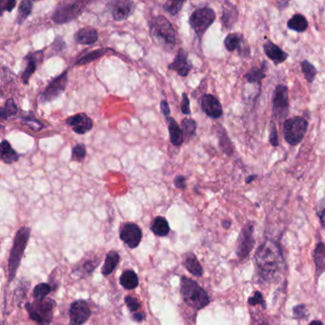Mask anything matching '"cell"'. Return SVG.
<instances>
[{"instance_id":"cell-9","label":"cell","mask_w":325,"mask_h":325,"mask_svg":"<svg viewBox=\"0 0 325 325\" xmlns=\"http://www.w3.org/2000/svg\"><path fill=\"white\" fill-rule=\"evenodd\" d=\"M254 229L255 226L253 222H247L242 227L237 242V256L240 261L245 260L249 255L251 251L255 247V238H254Z\"/></svg>"},{"instance_id":"cell-47","label":"cell","mask_w":325,"mask_h":325,"mask_svg":"<svg viewBox=\"0 0 325 325\" xmlns=\"http://www.w3.org/2000/svg\"><path fill=\"white\" fill-rule=\"evenodd\" d=\"M294 317L296 319H305L307 317V309L304 304H299L293 308Z\"/></svg>"},{"instance_id":"cell-34","label":"cell","mask_w":325,"mask_h":325,"mask_svg":"<svg viewBox=\"0 0 325 325\" xmlns=\"http://www.w3.org/2000/svg\"><path fill=\"white\" fill-rule=\"evenodd\" d=\"M17 112H18V109H17L15 102L12 99H10L5 102L4 106L1 108V111H0L1 119L5 120L7 118H10L13 115H15Z\"/></svg>"},{"instance_id":"cell-6","label":"cell","mask_w":325,"mask_h":325,"mask_svg":"<svg viewBox=\"0 0 325 325\" xmlns=\"http://www.w3.org/2000/svg\"><path fill=\"white\" fill-rule=\"evenodd\" d=\"M87 3L83 1H63L58 3L52 19L56 24H65L76 19L85 9Z\"/></svg>"},{"instance_id":"cell-41","label":"cell","mask_w":325,"mask_h":325,"mask_svg":"<svg viewBox=\"0 0 325 325\" xmlns=\"http://www.w3.org/2000/svg\"><path fill=\"white\" fill-rule=\"evenodd\" d=\"M86 147L83 144H77L75 145L73 149V153H72V160L77 162H82L85 158H86Z\"/></svg>"},{"instance_id":"cell-32","label":"cell","mask_w":325,"mask_h":325,"mask_svg":"<svg viewBox=\"0 0 325 325\" xmlns=\"http://www.w3.org/2000/svg\"><path fill=\"white\" fill-rule=\"evenodd\" d=\"M100 263V260H89L80 265H78L75 269H74V274L78 275V276H87L90 275L94 270L98 267L99 263Z\"/></svg>"},{"instance_id":"cell-51","label":"cell","mask_w":325,"mask_h":325,"mask_svg":"<svg viewBox=\"0 0 325 325\" xmlns=\"http://www.w3.org/2000/svg\"><path fill=\"white\" fill-rule=\"evenodd\" d=\"M161 109H162V112L163 114L166 117H169V115L171 113V111H170L169 104H168V102L166 100H162V102H161Z\"/></svg>"},{"instance_id":"cell-55","label":"cell","mask_w":325,"mask_h":325,"mask_svg":"<svg viewBox=\"0 0 325 325\" xmlns=\"http://www.w3.org/2000/svg\"><path fill=\"white\" fill-rule=\"evenodd\" d=\"M309 325H325L321 321H313L312 323Z\"/></svg>"},{"instance_id":"cell-29","label":"cell","mask_w":325,"mask_h":325,"mask_svg":"<svg viewBox=\"0 0 325 325\" xmlns=\"http://www.w3.org/2000/svg\"><path fill=\"white\" fill-rule=\"evenodd\" d=\"M266 70H267V63L263 62L261 68L254 67L249 72L244 75V78L249 83H258L262 84V80L266 76Z\"/></svg>"},{"instance_id":"cell-50","label":"cell","mask_w":325,"mask_h":325,"mask_svg":"<svg viewBox=\"0 0 325 325\" xmlns=\"http://www.w3.org/2000/svg\"><path fill=\"white\" fill-rule=\"evenodd\" d=\"M16 2L14 0H10V1H6L2 3V11H6V12H11L13 11V8L15 7Z\"/></svg>"},{"instance_id":"cell-12","label":"cell","mask_w":325,"mask_h":325,"mask_svg":"<svg viewBox=\"0 0 325 325\" xmlns=\"http://www.w3.org/2000/svg\"><path fill=\"white\" fill-rule=\"evenodd\" d=\"M91 314L92 312L86 300H75L71 304L69 310L70 325H84L91 317Z\"/></svg>"},{"instance_id":"cell-2","label":"cell","mask_w":325,"mask_h":325,"mask_svg":"<svg viewBox=\"0 0 325 325\" xmlns=\"http://www.w3.org/2000/svg\"><path fill=\"white\" fill-rule=\"evenodd\" d=\"M180 294L183 301L191 308L200 311L210 303L207 292L187 276L180 278Z\"/></svg>"},{"instance_id":"cell-42","label":"cell","mask_w":325,"mask_h":325,"mask_svg":"<svg viewBox=\"0 0 325 325\" xmlns=\"http://www.w3.org/2000/svg\"><path fill=\"white\" fill-rule=\"evenodd\" d=\"M221 132H222V135L219 136V145H220V148L228 156H231L233 154L232 143H231V141H230V139L228 138V136H227V134H226V132L224 131L223 128H222Z\"/></svg>"},{"instance_id":"cell-46","label":"cell","mask_w":325,"mask_h":325,"mask_svg":"<svg viewBox=\"0 0 325 325\" xmlns=\"http://www.w3.org/2000/svg\"><path fill=\"white\" fill-rule=\"evenodd\" d=\"M269 142L274 147L278 146V138H277V130L276 125L274 121H271L270 124V135H269Z\"/></svg>"},{"instance_id":"cell-20","label":"cell","mask_w":325,"mask_h":325,"mask_svg":"<svg viewBox=\"0 0 325 325\" xmlns=\"http://www.w3.org/2000/svg\"><path fill=\"white\" fill-rule=\"evenodd\" d=\"M263 50L266 55L274 62L275 65H278L284 62L288 58V54L282 50L280 47L275 45L271 40H266L263 44Z\"/></svg>"},{"instance_id":"cell-38","label":"cell","mask_w":325,"mask_h":325,"mask_svg":"<svg viewBox=\"0 0 325 325\" xmlns=\"http://www.w3.org/2000/svg\"><path fill=\"white\" fill-rule=\"evenodd\" d=\"M52 290L53 289L51 287L50 284L45 283V282L39 283L34 289V292H33L34 293V299H35V300H38V301L45 300Z\"/></svg>"},{"instance_id":"cell-4","label":"cell","mask_w":325,"mask_h":325,"mask_svg":"<svg viewBox=\"0 0 325 325\" xmlns=\"http://www.w3.org/2000/svg\"><path fill=\"white\" fill-rule=\"evenodd\" d=\"M151 37L162 46L173 47L176 43V34L171 22L163 15H158L150 23Z\"/></svg>"},{"instance_id":"cell-53","label":"cell","mask_w":325,"mask_h":325,"mask_svg":"<svg viewBox=\"0 0 325 325\" xmlns=\"http://www.w3.org/2000/svg\"><path fill=\"white\" fill-rule=\"evenodd\" d=\"M257 176H258L257 175H248V176L245 178V182H246V183H251L253 180H255V179L257 178Z\"/></svg>"},{"instance_id":"cell-23","label":"cell","mask_w":325,"mask_h":325,"mask_svg":"<svg viewBox=\"0 0 325 325\" xmlns=\"http://www.w3.org/2000/svg\"><path fill=\"white\" fill-rule=\"evenodd\" d=\"M183 265L188 271L195 276L200 277L203 275V268L200 265L196 255L193 253H187L183 256Z\"/></svg>"},{"instance_id":"cell-31","label":"cell","mask_w":325,"mask_h":325,"mask_svg":"<svg viewBox=\"0 0 325 325\" xmlns=\"http://www.w3.org/2000/svg\"><path fill=\"white\" fill-rule=\"evenodd\" d=\"M120 284L127 290H133L139 284L138 276L133 270H126L120 275Z\"/></svg>"},{"instance_id":"cell-5","label":"cell","mask_w":325,"mask_h":325,"mask_svg":"<svg viewBox=\"0 0 325 325\" xmlns=\"http://www.w3.org/2000/svg\"><path fill=\"white\" fill-rule=\"evenodd\" d=\"M56 302L52 299L35 300L33 303L26 302V311L30 319L38 325H50L54 318V310Z\"/></svg>"},{"instance_id":"cell-45","label":"cell","mask_w":325,"mask_h":325,"mask_svg":"<svg viewBox=\"0 0 325 325\" xmlns=\"http://www.w3.org/2000/svg\"><path fill=\"white\" fill-rule=\"evenodd\" d=\"M248 303L252 306L261 304L263 306V309H266V302H265L263 294L261 292H255L254 295L248 299Z\"/></svg>"},{"instance_id":"cell-44","label":"cell","mask_w":325,"mask_h":325,"mask_svg":"<svg viewBox=\"0 0 325 325\" xmlns=\"http://www.w3.org/2000/svg\"><path fill=\"white\" fill-rule=\"evenodd\" d=\"M126 306L128 307V309L131 312H138V310L141 307V304L139 302V300L137 298L131 297V296H127L125 298Z\"/></svg>"},{"instance_id":"cell-48","label":"cell","mask_w":325,"mask_h":325,"mask_svg":"<svg viewBox=\"0 0 325 325\" xmlns=\"http://www.w3.org/2000/svg\"><path fill=\"white\" fill-rule=\"evenodd\" d=\"M181 112L184 114H191V110H190V100L188 99L187 94L183 93L182 95V101H181Z\"/></svg>"},{"instance_id":"cell-22","label":"cell","mask_w":325,"mask_h":325,"mask_svg":"<svg viewBox=\"0 0 325 325\" xmlns=\"http://www.w3.org/2000/svg\"><path fill=\"white\" fill-rule=\"evenodd\" d=\"M167 124H168L170 139L172 144L176 147H179L180 145H182L184 141V135L181 128L177 124L175 119L170 116L167 117Z\"/></svg>"},{"instance_id":"cell-7","label":"cell","mask_w":325,"mask_h":325,"mask_svg":"<svg viewBox=\"0 0 325 325\" xmlns=\"http://www.w3.org/2000/svg\"><path fill=\"white\" fill-rule=\"evenodd\" d=\"M308 129V122L302 116H294L286 119L283 124L284 138L290 145H298L304 138Z\"/></svg>"},{"instance_id":"cell-14","label":"cell","mask_w":325,"mask_h":325,"mask_svg":"<svg viewBox=\"0 0 325 325\" xmlns=\"http://www.w3.org/2000/svg\"><path fill=\"white\" fill-rule=\"evenodd\" d=\"M135 7V3L129 0H114L108 4L109 11L116 21H123L127 19L134 12Z\"/></svg>"},{"instance_id":"cell-1","label":"cell","mask_w":325,"mask_h":325,"mask_svg":"<svg viewBox=\"0 0 325 325\" xmlns=\"http://www.w3.org/2000/svg\"><path fill=\"white\" fill-rule=\"evenodd\" d=\"M255 261L259 275L263 280L273 282L277 280L283 272L284 260L277 243L266 240L257 250Z\"/></svg>"},{"instance_id":"cell-26","label":"cell","mask_w":325,"mask_h":325,"mask_svg":"<svg viewBox=\"0 0 325 325\" xmlns=\"http://www.w3.org/2000/svg\"><path fill=\"white\" fill-rule=\"evenodd\" d=\"M0 156L2 162L6 164L16 162L18 161V155L13 150L10 142L7 140H3L0 145Z\"/></svg>"},{"instance_id":"cell-13","label":"cell","mask_w":325,"mask_h":325,"mask_svg":"<svg viewBox=\"0 0 325 325\" xmlns=\"http://www.w3.org/2000/svg\"><path fill=\"white\" fill-rule=\"evenodd\" d=\"M119 237L130 249H135L142 239V232L138 224L128 222L121 227Z\"/></svg>"},{"instance_id":"cell-19","label":"cell","mask_w":325,"mask_h":325,"mask_svg":"<svg viewBox=\"0 0 325 325\" xmlns=\"http://www.w3.org/2000/svg\"><path fill=\"white\" fill-rule=\"evenodd\" d=\"M168 68L175 71L180 76H187L192 69V64L188 61L187 53L184 49L180 48L178 50L174 61L169 64Z\"/></svg>"},{"instance_id":"cell-15","label":"cell","mask_w":325,"mask_h":325,"mask_svg":"<svg viewBox=\"0 0 325 325\" xmlns=\"http://www.w3.org/2000/svg\"><path fill=\"white\" fill-rule=\"evenodd\" d=\"M224 46L226 50L234 52L238 50V54L242 56H250V48L245 38L240 33L229 34L224 40Z\"/></svg>"},{"instance_id":"cell-43","label":"cell","mask_w":325,"mask_h":325,"mask_svg":"<svg viewBox=\"0 0 325 325\" xmlns=\"http://www.w3.org/2000/svg\"><path fill=\"white\" fill-rule=\"evenodd\" d=\"M316 213L319 217L323 228L325 229V198L320 200L316 205Z\"/></svg>"},{"instance_id":"cell-25","label":"cell","mask_w":325,"mask_h":325,"mask_svg":"<svg viewBox=\"0 0 325 325\" xmlns=\"http://www.w3.org/2000/svg\"><path fill=\"white\" fill-rule=\"evenodd\" d=\"M314 262L316 264V275L319 277L325 271V245L320 242L314 251Z\"/></svg>"},{"instance_id":"cell-21","label":"cell","mask_w":325,"mask_h":325,"mask_svg":"<svg viewBox=\"0 0 325 325\" xmlns=\"http://www.w3.org/2000/svg\"><path fill=\"white\" fill-rule=\"evenodd\" d=\"M99 39V34L97 29L87 26L79 29L75 34V40L78 44L93 45Z\"/></svg>"},{"instance_id":"cell-39","label":"cell","mask_w":325,"mask_h":325,"mask_svg":"<svg viewBox=\"0 0 325 325\" xmlns=\"http://www.w3.org/2000/svg\"><path fill=\"white\" fill-rule=\"evenodd\" d=\"M22 123L24 125L27 126L29 129L33 130V131H36V132H38V131H41V129H43L45 125L39 121L37 118H35L33 115H29L27 117H23L22 118Z\"/></svg>"},{"instance_id":"cell-56","label":"cell","mask_w":325,"mask_h":325,"mask_svg":"<svg viewBox=\"0 0 325 325\" xmlns=\"http://www.w3.org/2000/svg\"><path fill=\"white\" fill-rule=\"evenodd\" d=\"M266 325V324H263V325Z\"/></svg>"},{"instance_id":"cell-52","label":"cell","mask_w":325,"mask_h":325,"mask_svg":"<svg viewBox=\"0 0 325 325\" xmlns=\"http://www.w3.org/2000/svg\"><path fill=\"white\" fill-rule=\"evenodd\" d=\"M132 318H133V320H134L135 322H137V323H142V322L146 319V314L143 312L134 313L133 316H132Z\"/></svg>"},{"instance_id":"cell-17","label":"cell","mask_w":325,"mask_h":325,"mask_svg":"<svg viewBox=\"0 0 325 325\" xmlns=\"http://www.w3.org/2000/svg\"><path fill=\"white\" fill-rule=\"evenodd\" d=\"M43 57H44L43 51H37L34 53H30L24 57V60L27 64H26L25 70L21 75V78L25 85L29 83L31 76L34 75L35 72L37 71L38 65L43 60Z\"/></svg>"},{"instance_id":"cell-11","label":"cell","mask_w":325,"mask_h":325,"mask_svg":"<svg viewBox=\"0 0 325 325\" xmlns=\"http://www.w3.org/2000/svg\"><path fill=\"white\" fill-rule=\"evenodd\" d=\"M68 84V71H64L62 74L56 76L49 83L41 95V102H51L60 97Z\"/></svg>"},{"instance_id":"cell-24","label":"cell","mask_w":325,"mask_h":325,"mask_svg":"<svg viewBox=\"0 0 325 325\" xmlns=\"http://www.w3.org/2000/svg\"><path fill=\"white\" fill-rule=\"evenodd\" d=\"M238 12L237 7L230 2H226L222 12V23L227 29H231L237 22Z\"/></svg>"},{"instance_id":"cell-27","label":"cell","mask_w":325,"mask_h":325,"mask_svg":"<svg viewBox=\"0 0 325 325\" xmlns=\"http://www.w3.org/2000/svg\"><path fill=\"white\" fill-rule=\"evenodd\" d=\"M119 255L115 251H110L105 258V262L102 266L101 272L104 275H111L113 270L116 268L117 264L119 263Z\"/></svg>"},{"instance_id":"cell-18","label":"cell","mask_w":325,"mask_h":325,"mask_svg":"<svg viewBox=\"0 0 325 325\" xmlns=\"http://www.w3.org/2000/svg\"><path fill=\"white\" fill-rule=\"evenodd\" d=\"M201 108L203 112L212 118H219L222 113V106L216 97L213 95H204L201 99Z\"/></svg>"},{"instance_id":"cell-49","label":"cell","mask_w":325,"mask_h":325,"mask_svg":"<svg viewBox=\"0 0 325 325\" xmlns=\"http://www.w3.org/2000/svg\"><path fill=\"white\" fill-rule=\"evenodd\" d=\"M174 184L175 187L180 190H185L186 189V178L183 175H176L174 179Z\"/></svg>"},{"instance_id":"cell-8","label":"cell","mask_w":325,"mask_h":325,"mask_svg":"<svg viewBox=\"0 0 325 325\" xmlns=\"http://www.w3.org/2000/svg\"><path fill=\"white\" fill-rule=\"evenodd\" d=\"M216 20V13L210 7H203L197 9L191 14L189 23L195 31L197 37L201 39L205 32L212 26Z\"/></svg>"},{"instance_id":"cell-54","label":"cell","mask_w":325,"mask_h":325,"mask_svg":"<svg viewBox=\"0 0 325 325\" xmlns=\"http://www.w3.org/2000/svg\"><path fill=\"white\" fill-rule=\"evenodd\" d=\"M222 226L226 229H228L231 226V221L230 220H223L222 221Z\"/></svg>"},{"instance_id":"cell-33","label":"cell","mask_w":325,"mask_h":325,"mask_svg":"<svg viewBox=\"0 0 325 325\" xmlns=\"http://www.w3.org/2000/svg\"><path fill=\"white\" fill-rule=\"evenodd\" d=\"M33 11V2L31 1H21L18 7V11H17V18H16V23L18 25H21L26 19L28 18V16L31 14Z\"/></svg>"},{"instance_id":"cell-16","label":"cell","mask_w":325,"mask_h":325,"mask_svg":"<svg viewBox=\"0 0 325 325\" xmlns=\"http://www.w3.org/2000/svg\"><path fill=\"white\" fill-rule=\"evenodd\" d=\"M66 124L71 126L76 134L84 135L92 130L94 122L86 113H80L69 116L66 119Z\"/></svg>"},{"instance_id":"cell-30","label":"cell","mask_w":325,"mask_h":325,"mask_svg":"<svg viewBox=\"0 0 325 325\" xmlns=\"http://www.w3.org/2000/svg\"><path fill=\"white\" fill-rule=\"evenodd\" d=\"M288 28L298 32V33H303L307 30L308 28V21L306 19V17L301 14V13H296L295 15H293L287 23Z\"/></svg>"},{"instance_id":"cell-36","label":"cell","mask_w":325,"mask_h":325,"mask_svg":"<svg viewBox=\"0 0 325 325\" xmlns=\"http://www.w3.org/2000/svg\"><path fill=\"white\" fill-rule=\"evenodd\" d=\"M300 65H301V71H302L303 75L305 76L306 80L309 83H312L313 81L315 80V78H316L317 73H318L316 67L313 65L312 63L309 62L308 60H303Z\"/></svg>"},{"instance_id":"cell-10","label":"cell","mask_w":325,"mask_h":325,"mask_svg":"<svg viewBox=\"0 0 325 325\" xmlns=\"http://www.w3.org/2000/svg\"><path fill=\"white\" fill-rule=\"evenodd\" d=\"M273 114L277 120H283L289 113L288 88L279 84L275 87L273 95Z\"/></svg>"},{"instance_id":"cell-28","label":"cell","mask_w":325,"mask_h":325,"mask_svg":"<svg viewBox=\"0 0 325 325\" xmlns=\"http://www.w3.org/2000/svg\"><path fill=\"white\" fill-rule=\"evenodd\" d=\"M151 231L159 237H166L170 232V226L163 217H157L151 225Z\"/></svg>"},{"instance_id":"cell-40","label":"cell","mask_w":325,"mask_h":325,"mask_svg":"<svg viewBox=\"0 0 325 325\" xmlns=\"http://www.w3.org/2000/svg\"><path fill=\"white\" fill-rule=\"evenodd\" d=\"M184 2L182 1H167L165 2L164 4V10L167 12V13H170L171 15L175 16L177 13H179V11L181 10L182 6H183Z\"/></svg>"},{"instance_id":"cell-35","label":"cell","mask_w":325,"mask_h":325,"mask_svg":"<svg viewBox=\"0 0 325 325\" xmlns=\"http://www.w3.org/2000/svg\"><path fill=\"white\" fill-rule=\"evenodd\" d=\"M181 130L183 132L184 138H193L196 135L197 122L193 118H184L181 121Z\"/></svg>"},{"instance_id":"cell-3","label":"cell","mask_w":325,"mask_h":325,"mask_svg":"<svg viewBox=\"0 0 325 325\" xmlns=\"http://www.w3.org/2000/svg\"><path fill=\"white\" fill-rule=\"evenodd\" d=\"M31 236V229L29 227H21L15 234L13 238L12 250L10 252V257L8 261V280L12 282L15 278L17 270L20 266L23 254L25 252L29 238Z\"/></svg>"},{"instance_id":"cell-37","label":"cell","mask_w":325,"mask_h":325,"mask_svg":"<svg viewBox=\"0 0 325 325\" xmlns=\"http://www.w3.org/2000/svg\"><path fill=\"white\" fill-rule=\"evenodd\" d=\"M108 51H109L108 49H100V50L93 51V52H91L90 54H88L86 55L80 57L76 61L75 65H85V64H88V63L92 62V61L100 58L102 55H104Z\"/></svg>"}]
</instances>
